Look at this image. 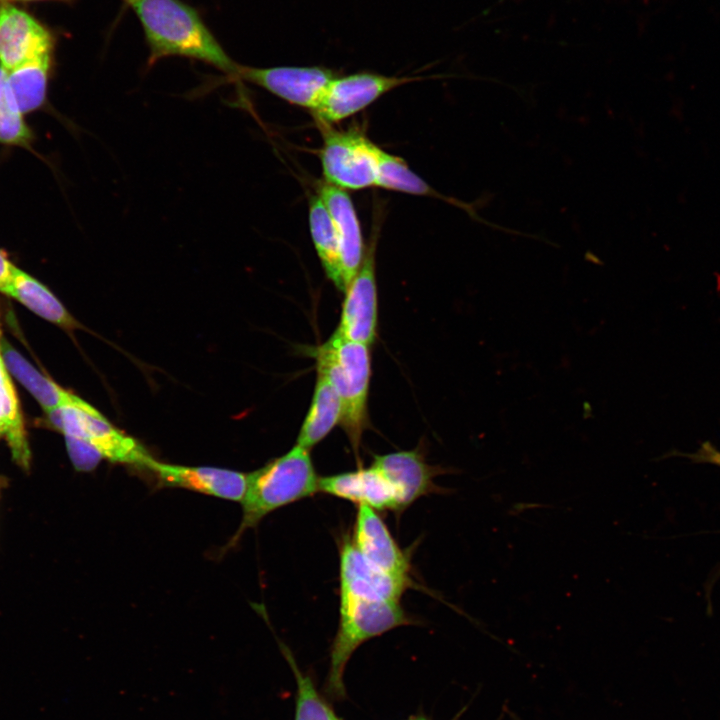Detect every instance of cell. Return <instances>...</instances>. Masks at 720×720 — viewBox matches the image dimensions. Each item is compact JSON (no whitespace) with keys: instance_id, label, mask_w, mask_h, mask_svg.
<instances>
[{"instance_id":"obj_1","label":"cell","mask_w":720,"mask_h":720,"mask_svg":"<svg viewBox=\"0 0 720 720\" xmlns=\"http://www.w3.org/2000/svg\"><path fill=\"white\" fill-rule=\"evenodd\" d=\"M149 48L148 65L164 57L196 59L237 78L239 64L225 52L198 11L181 0H128Z\"/></svg>"},{"instance_id":"obj_2","label":"cell","mask_w":720,"mask_h":720,"mask_svg":"<svg viewBox=\"0 0 720 720\" xmlns=\"http://www.w3.org/2000/svg\"><path fill=\"white\" fill-rule=\"evenodd\" d=\"M309 451L296 444L284 455L248 473L241 522L224 551L235 546L246 530L257 527L268 514L319 492V477Z\"/></svg>"},{"instance_id":"obj_3","label":"cell","mask_w":720,"mask_h":720,"mask_svg":"<svg viewBox=\"0 0 720 720\" xmlns=\"http://www.w3.org/2000/svg\"><path fill=\"white\" fill-rule=\"evenodd\" d=\"M409 623L397 601L340 595L339 626L330 650L325 695L335 701L344 700V673L356 649L374 637Z\"/></svg>"},{"instance_id":"obj_4","label":"cell","mask_w":720,"mask_h":720,"mask_svg":"<svg viewBox=\"0 0 720 720\" xmlns=\"http://www.w3.org/2000/svg\"><path fill=\"white\" fill-rule=\"evenodd\" d=\"M317 371L334 386L341 402L340 424L357 452L367 427V400L371 375L367 345L345 339L334 332L314 351Z\"/></svg>"},{"instance_id":"obj_5","label":"cell","mask_w":720,"mask_h":720,"mask_svg":"<svg viewBox=\"0 0 720 720\" xmlns=\"http://www.w3.org/2000/svg\"><path fill=\"white\" fill-rule=\"evenodd\" d=\"M46 415L64 439L86 444L101 460L146 470L154 459L141 442L117 428L76 394L70 402L46 412Z\"/></svg>"},{"instance_id":"obj_6","label":"cell","mask_w":720,"mask_h":720,"mask_svg":"<svg viewBox=\"0 0 720 720\" xmlns=\"http://www.w3.org/2000/svg\"><path fill=\"white\" fill-rule=\"evenodd\" d=\"M322 127L320 160L325 182L344 190L376 186L381 148L357 130Z\"/></svg>"},{"instance_id":"obj_7","label":"cell","mask_w":720,"mask_h":720,"mask_svg":"<svg viewBox=\"0 0 720 720\" xmlns=\"http://www.w3.org/2000/svg\"><path fill=\"white\" fill-rule=\"evenodd\" d=\"M418 79L373 72L335 76L313 113L322 125L336 123L360 112L387 92Z\"/></svg>"},{"instance_id":"obj_8","label":"cell","mask_w":720,"mask_h":720,"mask_svg":"<svg viewBox=\"0 0 720 720\" xmlns=\"http://www.w3.org/2000/svg\"><path fill=\"white\" fill-rule=\"evenodd\" d=\"M335 77L321 66L250 67L239 65L237 78L257 85L275 96L312 111Z\"/></svg>"},{"instance_id":"obj_9","label":"cell","mask_w":720,"mask_h":720,"mask_svg":"<svg viewBox=\"0 0 720 720\" xmlns=\"http://www.w3.org/2000/svg\"><path fill=\"white\" fill-rule=\"evenodd\" d=\"M54 51L55 37L45 24L25 9L0 3V65L6 71Z\"/></svg>"},{"instance_id":"obj_10","label":"cell","mask_w":720,"mask_h":720,"mask_svg":"<svg viewBox=\"0 0 720 720\" xmlns=\"http://www.w3.org/2000/svg\"><path fill=\"white\" fill-rule=\"evenodd\" d=\"M375 240L372 239L360 269L345 290L340 322L335 331L345 339L367 346L377 336Z\"/></svg>"},{"instance_id":"obj_11","label":"cell","mask_w":720,"mask_h":720,"mask_svg":"<svg viewBox=\"0 0 720 720\" xmlns=\"http://www.w3.org/2000/svg\"><path fill=\"white\" fill-rule=\"evenodd\" d=\"M146 471L158 486L181 488L229 501L241 502L248 473L212 466L170 464L153 459Z\"/></svg>"},{"instance_id":"obj_12","label":"cell","mask_w":720,"mask_h":720,"mask_svg":"<svg viewBox=\"0 0 720 720\" xmlns=\"http://www.w3.org/2000/svg\"><path fill=\"white\" fill-rule=\"evenodd\" d=\"M371 466L394 489L399 512L404 511L422 496L447 492L434 483V478L447 470L429 465L419 448L375 455Z\"/></svg>"},{"instance_id":"obj_13","label":"cell","mask_w":720,"mask_h":720,"mask_svg":"<svg viewBox=\"0 0 720 720\" xmlns=\"http://www.w3.org/2000/svg\"><path fill=\"white\" fill-rule=\"evenodd\" d=\"M412 585L410 577L388 574L371 563L345 538L340 550V595L399 602Z\"/></svg>"},{"instance_id":"obj_14","label":"cell","mask_w":720,"mask_h":720,"mask_svg":"<svg viewBox=\"0 0 720 720\" xmlns=\"http://www.w3.org/2000/svg\"><path fill=\"white\" fill-rule=\"evenodd\" d=\"M351 542L378 569L396 576H410L408 554L402 551L386 524L371 507L359 505Z\"/></svg>"},{"instance_id":"obj_15","label":"cell","mask_w":720,"mask_h":720,"mask_svg":"<svg viewBox=\"0 0 720 720\" xmlns=\"http://www.w3.org/2000/svg\"><path fill=\"white\" fill-rule=\"evenodd\" d=\"M318 196L329 211L339 236L342 274L347 288L364 258L360 223L352 200L344 189L324 182L319 187Z\"/></svg>"},{"instance_id":"obj_16","label":"cell","mask_w":720,"mask_h":720,"mask_svg":"<svg viewBox=\"0 0 720 720\" xmlns=\"http://www.w3.org/2000/svg\"><path fill=\"white\" fill-rule=\"evenodd\" d=\"M318 489L322 493L366 505L374 510L399 512L394 489L372 466L319 477Z\"/></svg>"},{"instance_id":"obj_17","label":"cell","mask_w":720,"mask_h":720,"mask_svg":"<svg viewBox=\"0 0 720 720\" xmlns=\"http://www.w3.org/2000/svg\"><path fill=\"white\" fill-rule=\"evenodd\" d=\"M5 294L61 328L73 330L80 327V323L45 285L18 267Z\"/></svg>"},{"instance_id":"obj_18","label":"cell","mask_w":720,"mask_h":720,"mask_svg":"<svg viewBox=\"0 0 720 720\" xmlns=\"http://www.w3.org/2000/svg\"><path fill=\"white\" fill-rule=\"evenodd\" d=\"M0 351L9 373L35 398L45 413L67 404L75 395L39 372L3 338L0 340Z\"/></svg>"},{"instance_id":"obj_19","label":"cell","mask_w":720,"mask_h":720,"mask_svg":"<svg viewBox=\"0 0 720 720\" xmlns=\"http://www.w3.org/2000/svg\"><path fill=\"white\" fill-rule=\"evenodd\" d=\"M341 413L340 398L334 386L318 372L311 406L300 429L297 445L310 450L340 423Z\"/></svg>"},{"instance_id":"obj_20","label":"cell","mask_w":720,"mask_h":720,"mask_svg":"<svg viewBox=\"0 0 720 720\" xmlns=\"http://www.w3.org/2000/svg\"><path fill=\"white\" fill-rule=\"evenodd\" d=\"M309 227L316 252L327 277L337 289L345 291L339 236L329 211L318 195L313 196L310 200Z\"/></svg>"},{"instance_id":"obj_21","label":"cell","mask_w":720,"mask_h":720,"mask_svg":"<svg viewBox=\"0 0 720 720\" xmlns=\"http://www.w3.org/2000/svg\"><path fill=\"white\" fill-rule=\"evenodd\" d=\"M0 427L17 464L28 467L30 449L19 399L0 351Z\"/></svg>"},{"instance_id":"obj_22","label":"cell","mask_w":720,"mask_h":720,"mask_svg":"<svg viewBox=\"0 0 720 720\" xmlns=\"http://www.w3.org/2000/svg\"><path fill=\"white\" fill-rule=\"evenodd\" d=\"M53 57L33 59L7 71L10 88L23 114L44 103Z\"/></svg>"},{"instance_id":"obj_23","label":"cell","mask_w":720,"mask_h":720,"mask_svg":"<svg viewBox=\"0 0 720 720\" xmlns=\"http://www.w3.org/2000/svg\"><path fill=\"white\" fill-rule=\"evenodd\" d=\"M296 682L294 720H342L319 693L309 674L298 666L289 648L280 644Z\"/></svg>"},{"instance_id":"obj_24","label":"cell","mask_w":720,"mask_h":720,"mask_svg":"<svg viewBox=\"0 0 720 720\" xmlns=\"http://www.w3.org/2000/svg\"><path fill=\"white\" fill-rule=\"evenodd\" d=\"M376 186L412 195L442 197L429 184L412 172L406 162L381 149L378 162Z\"/></svg>"},{"instance_id":"obj_25","label":"cell","mask_w":720,"mask_h":720,"mask_svg":"<svg viewBox=\"0 0 720 720\" xmlns=\"http://www.w3.org/2000/svg\"><path fill=\"white\" fill-rule=\"evenodd\" d=\"M30 139L31 131L12 93L7 71L0 65V143L25 145Z\"/></svg>"},{"instance_id":"obj_26","label":"cell","mask_w":720,"mask_h":720,"mask_svg":"<svg viewBox=\"0 0 720 720\" xmlns=\"http://www.w3.org/2000/svg\"><path fill=\"white\" fill-rule=\"evenodd\" d=\"M676 455L685 457L697 464H710L720 468V450L711 442L704 441L696 452L683 453L675 452Z\"/></svg>"},{"instance_id":"obj_27","label":"cell","mask_w":720,"mask_h":720,"mask_svg":"<svg viewBox=\"0 0 720 720\" xmlns=\"http://www.w3.org/2000/svg\"><path fill=\"white\" fill-rule=\"evenodd\" d=\"M16 266L0 251V292L5 294L12 282Z\"/></svg>"},{"instance_id":"obj_28","label":"cell","mask_w":720,"mask_h":720,"mask_svg":"<svg viewBox=\"0 0 720 720\" xmlns=\"http://www.w3.org/2000/svg\"><path fill=\"white\" fill-rule=\"evenodd\" d=\"M405 720H431V719L427 718L426 716L419 715V716L410 717V718L405 719Z\"/></svg>"},{"instance_id":"obj_29","label":"cell","mask_w":720,"mask_h":720,"mask_svg":"<svg viewBox=\"0 0 720 720\" xmlns=\"http://www.w3.org/2000/svg\"><path fill=\"white\" fill-rule=\"evenodd\" d=\"M16 1L35 2V1H52V0H16Z\"/></svg>"},{"instance_id":"obj_30","label":"cell","mask_w":720,"mask_h":720,"mask_svg":"<svg viewBox=\"0 0 720 720\" xmlns=\"http://www.w3.org/2000/svg\"><path fill=\"white\" fill-rule=\"evenodd\" d=\"M720 576V568L717 570L716 574L713 576L714 580L717 579Z\"/></svg>"},{"instance_id":"obj_31","label":"cell","mask_w":720,"mask_h":720,"mask_svg":"<svg viewBox=\"0 0 720 720\" xmlns=\"http://www.w3.org/2000/svg\"><path fill=\"white\" fill-rule=\"evenodd\" d=\"M12 1L16 0H0V3H12Z\"/></svg>"}]
</instances>
